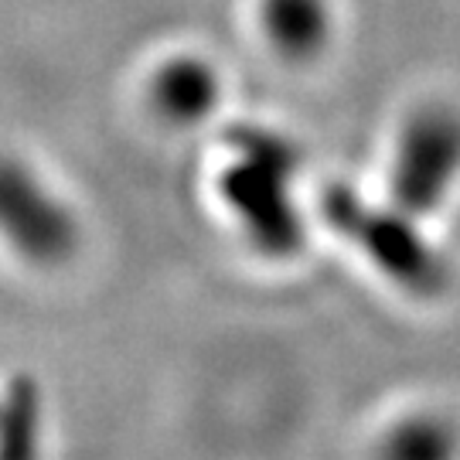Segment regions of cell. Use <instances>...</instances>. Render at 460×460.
Instances as JSON below:
<instances>
[{"label": "cell", "instance_id": "cell-1", "mask_svg": "<svg viewBox=\"0 0 460 460\" xmlns=\"http://www.w3.org/2000/svg\"><path fill=\"white\" fill-rule=\"evenodd\" d=\"M229 147L232 161L218 178L226 208L263 256H294L304 246V222L290 191L300 164L296 147L263 127H235Z\"/></svg>", "mask_w": 460, "mask_h": 460}, {"label": "cell", "instance_id": "cell-2", "mask_svg": "<svg viewBox=\"0 0 460 460\" xmlns=\"http://www.w3.org/2000/svg\"><path fill=\"white\" fill-rule=\"evenodd\" d=\"M460 181V110L450 102L416 106L395 137L389 191L393 208L427 218Z\"/></svg>", "mask_w": 460, "mask_h": 460}, {"label": "cell", "instance_id": "cell-3", "mask_svg": "<svg viewBox=\"0 0 460 460\" xmlns=\"http://www.w3.org/2000/svg\"><path fill=\"white\" fill-rule=\"evenodd\" d=\"M0 243L24 263L66 266L83 243V226L68 201L21 157L0 154Z\"/></svg>", "mask_w": 460, "mask_h": 460}, {"label": "cell", "instance_id": "cell-4", "mask_svg": "<svg viewBox=\"0 0 460 460\" xmlns=\"http://www.w3.org/2000/svg\"><path fill=\"white\" fill-rule=\"evenodd\" d=\"M324 218L338 235L368 252V260L385 273L399 279L410 290H429L440 279V266L433 260L427 243L416 235L412 218L402 212H378L365 205L345 184H334L324 191Z\"/></svg>", "mask_w": 460, "mask_h": 460}, {"label": "cell", "instance_id": "cell-5", "mask_svg": "<svg viewBox=\"0 0 460 460\" xmlns=\"http://www.w3.org/2000/svg\"><path fill=\"white\" fill-rule=\"evenodd\" d=\"M147 96L154 113L171 127H195L218 110L222 79L208 58L201 55H174L150 75Z\"/></svg>", "mask_w": 460, "mask_h": 460}, {"label": "cell", "instance_id": "cell-6", "mask_svg": "<svg viewBox=\"0 0 460 460\" xmlns=\"http://www.w3.org/2000/svg\"><path fill=\"white\" fill-rule=\"evenodd\" d=\"M260 28L266 45L283 62H314L321 58L334 34V14L328 0H263Z\"/></svg>", "mask_w": 460, "mask_h": 460}, {"label": "cell", "instance_id": "cell-7", "mask_svg": "<svg viewBox=\"0 0 460 460\" xmlns=\"http://www.w3.org/2000/svg\"><path fill=\"white\" fill-rule=\"evenodd\" d=\"M460 433L444 412H410L382 437L378 460H457Z\"/></svg>", "mask_w": 460, "mask_h": 460}]
</instances>
